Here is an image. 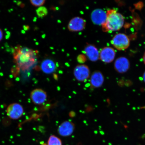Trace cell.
I'll return each instance as SVG.
<instances>
[{"instance_id":"obj_1","label":"cell","mask_w":145,"mask_h":145,"mask_svg":"<svg viewBox=\"0 0 145 145\" xmlns=\"http://www.w3.org/2000/svg\"><path fill=\"white\" fill-rule=\"evenodd\" d=\"M36 57L34 51L27 48H22L15 57L18 68L25 71L32 67L37 62Z\"/></svg>"},{"instance_id":"obj_2","label":"cell","mask_w":145,"mask_h":145,"mask_svg":"<svg viewBox=\"0 0 145 145\" xmlns=\"http://www.w3.org/2000/svg\"><path fill=\"white\" fill-rule=\"evenodd\" d=\"M106 22L102 25L104 32L116 31L122 28L124 24V18L120 13L115 10H110L106 12Z\"/></svg>"},{"instance_id":"obj_3","label":"cell","mask_w":145,"mask_h":145,"mask_svg":"<svg viewBox=\"0 0 145 145\" xmlns=\"http://www.w3.org/2000/svg\"><path fill=\"white\" fill-rule=\"evenodd\" d=\"M112 44L118 50L126 49L129 46L130 40L125 34L119 33L114 36L111 41Z\"/></svg>"},{"instance_id":"obj_4","label":"cell","mask_w":145,"mask_h":145,"mask_svg":"<svg viewBox=\"0 0 145 145\" xmlns=\"http://www.w3.org/2000/svg\"><path fill=\"white\" fill-rule=\"evenodd\" d=\"M73 74L77 81L83 82L89 77L90 71L89 68L86 65H78L74 69Z\"/></svg>"},{"instance_id":"obj_5","label":"cell","mask_w":145,"mask_h":145,"mask_svg":"<svg viewBox=\"0 0 145 145\" xmlns=\"http://www.w3.org/2000/svg\"><path fill=\"white\" fill-rule=\"evenodd\" d=\"M86 22L83 18L75 17L72 19L69 22L68 28L71 32L81 31L86 28Z\"/></svg>"},{"instance_id":"obj_6","label":"cell","mask_w":145,"mask_h":145,"mask_svg":"<svg viewBox=\"0 0 145 145\" xmlns=\"http://www.w3.org/2000/svg\"><path fill=\"white\" fill-rule=\"evenodd\" d=\"M7 112V115L10 118L16 120L22 116L24 109L21 105L18 103H13L8 106Z\"/></svg>"},{"instance_id":"obj_7","label":"cell","mask_w":145,"mask_h":145,"mask_svg":"<svg viewBox=\"0 0 145 145\" xmlns=\"http://www.w3.org/2000/svg\"><path fill=\"white\" fill-rule=\"evenodd\" d=\"M75 129L74 123L70 121H66L59 125L57 129L59 135L63 137H68L71 135Z\"/></svg>"},{"instance_id":"obj_8","label":"cell","mask_w":145,"mask_h":145,"mask_svg":"<svg viewBox=\"0 0 145 145\" xmlns=\"http://www.w3.org/2000/svg\"><path fill=\"white\" fill-rule=\"evenodd\" d=\"M30 97L34 104L40 105L46 100L47 95L46 92L43 90L41 89H36L31 93Z\"/></svg>"},{"instance_id":"obj_9","label":"cell","mask_w":145,"mask_h":145,"mask_svg":"<svg viewBox=\"0 0 145 145\" xmlns=\"http://www.w3.org/2000/svg\"><path fill=\"white\" fill-rule=\"evenodd\" d=\"M116 53L115 50L111 47H105L99 53V59L105 63H111L115 59Z\"/></svg>"},{"instance_id":"obj_10","label":"cell","mask_w":145,"mask_h":145,"mask_svg":"<svg viewBox=\"0 0 145 145\" xmlns=\"http://www.w3.org/2000/svg\"><path fill=\"white\" fill-rule=\"evenodd\" d=\"M106 13L101 9H95L91 14V20L96 25H103L106 22Z\"/></svg>"},{"instance_id":"obj_11","label":"cell","mask_w":145,"mask_h":145,"mask_svg":"<svg viewBox=\"0 0 145 145\" xmlns=\"http://www.w3.org/2000/svg\"><path fill=\"white\" fill-rule=\"evenodd\" d=\"M130 64L129 61L124 57L118 58L114 63V68L116 71L120 73H124L129 69Z\"/></svg>"},{"instance_id":"obj_12","label":"cell","mask_w":145,"mask_h":145,"mask_svg":"<svg viewBox=\"0 0 145 145\" xmlns=\"http://www.w3.org/2000/svg\"><path fill=\"white\" fill-rule=\"evenodd\" d=\"M104 77L101 72L97 71L93 72L90 79L91 88L95 89L100 88L104 84Z\"/></svg>"},{"instance_id":"obj_13","label":"cell","mask_w":145,"mask_h":145,"mask_svg":"<svg viewBox=\"0 0 145 145\" xmlns=\"http://www.w3.org/2000/svg\"><path fill=\"white\" fill-rule=\"evenodd\" d=\"M84 52L87 57L90 61H96L99 58V54L98 50L94 45L88 44L85 47Z\"/></svg>"},{"instance_id":"obj_14","label":"cell","mask_w":145,"mask_h":145,"mask_svg":"<svg viewBox=\"0 0 145 145\" xmlns=\"http://www.w3.org/2000/svg\"><path fill=\"white\" fill-rule=\"evenodd\" d=\"M41 68L42 71L45 73L50 74L53 73L55 71L56 65L52 60L46 59L41 63Z\"/></svg>"},{"instance_id":"obj_15","label":"cell","mask_w":145,"mask_h":145,"mask_svg":"<svg viewBox=\"0 0 145 145\" xmlns=\"http://www.w3.org/2000/svg\"><path fill=\"white\" fill-rule=\"evenodd\" d=\"M48 145H62L61 139L54 135L50 136L48 142Z\"/></svg>"},{"instance_id":"obj_16","label":"cell","mask_w":145,"mask_h":145,"mask_svg":"<svg viewBox=\"0 0 145 145\" xmlns=\"http://www.w3.org/2000/svg\"><path fill=\"white\" fill-rule=\"evenodd\" d=\"M36 12L38 17L42 18L46 16L48 14V12L46 7H41L37 9Z\"/></svg>"},{"instance_id":"obj_17","label":"cell","mask_w":145,"mask_h":145,"mask_svg":"<svg viewBox=\"0 0 145 145\" xmlns=\"http://www.w3.org/2000/svg\"><path fill=\"white\" fill-rule=\"evenodd\" d=\"M32 5L35 7H40L44 4L45 1V0H39V1H30Z\"/></svg>"},{"instance_id":"obj_18","label":"cell","mask_w":145,"mask_h":145,"mask_svg":"<svg viewBox=\"0 0 145 145\" xmlns=\"http://www.w3.org/2000/svg\"><path fill=\"white\" fill-rule=\"evenodd\" d=\"M77 59L78 62L81 63H84L87 60L86 56L83 54H80L78 56Z\"/></svg>"},{"instance_id":"obj_19","label":"cell","mask_w":145,"mask_h":145,"mask_svg":"<svg viewBox=\"0 0 145 145\" xmlns=\"http://www.w3.org/2000/svg\"><path fill=\"white\" fill-rule=\"evenodd\" d=\"M3 38V32L0 29V42L2 40Z\"/></svg>"},{"instance_id":"obj_20","label":"cell","mask_w":145,"mask_h":145,"mask_svg":"<svg viewBox=\"0 0 145 145\" xmlns=\"http://www.w3.org/2000/svg\"><path fill=\"white\" fill-rule=\"evenodd\" d=\"M143 80H144V82L145 83V71L144 72V74H143Z\"/></svg>"},{"instance_id":"obj_21","label":"cell","mask_w":145,"mask_h":145,"mask_svg":"<svg viewBox=\"0 0 145 145\" xmlns=\"http://www.w3.org/2000/svg\"><path fill=\"white\" fill-rule=\"evenodd\" d=\"M143 61H144V64H145V52L144 54V56H143Z\"/></svg>"}]
</instances>
